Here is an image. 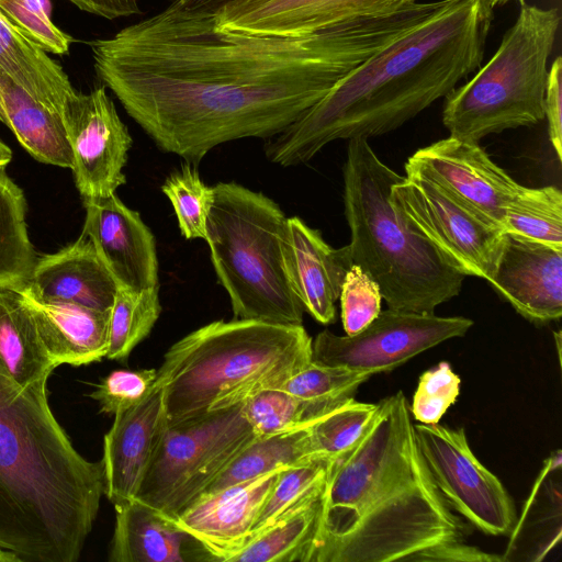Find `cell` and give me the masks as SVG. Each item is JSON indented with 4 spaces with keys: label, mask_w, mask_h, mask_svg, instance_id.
Instances as JSON below:
<instances>
[{
    "label": "cell",
    "mask_w": 562,
    "mask_h": 562,
    "mask_svg": "<svg viewBox=\"0 0 562 562\" xmlns=\"http://www.w3.org/2000/svg\"><path fill=\"white\" fill-rule=\"evenodd\" d=\"M430 12L415 2L301 37L218 30L173 10L89 42L99 79L156 146L198 165L231 140L272 138Z\"/></svg>",
    "instance_id": "cell-1"
},
{
    "label": "cell",
    "mask_w": 562,
    "mask_h": 562,
    "mask_svg": "<svg viewBox=\"0 0 562 562\" xmlns=\"http://www.w3.org/2000/svg\"><path fill=\"white\" fill-rule=\"evenodd\" d=\"M494 19L488 0L438 7L369 57L266 144L283 167L305 164L337 139L392 132L475 72Z\"/></svg>",
    "instance_id": "cell-2"
},
{
    "label": "cell",
    "mask_w": 562,
    "mask_h": 562,
    "mask_svg": "<svg viewBox=\"0 0 562 562\" xmlns=\"http://www.w3.org/2000/svg\"><path fill=\"white\" fill-rule=\"evenodd\" d=\"M465 535L420 454L407 398L381 400L361 439L329 461L312 562H412Z\"/></svg>",
    "instance_id": "cell-3"
},
{
    "label": "cell",
    "mask_w": 562,
    "mask_h": 562,
    "mask_svg": "<svg viewBox=\"0 0 562 562\" xmlns=\"http://www.w3.org/2000/svg\"><path fill=\"white\" fill-rule=\"evenodd\" d=\"M48 378L23 386L0 358V546L22 562H76L104 495V470L56 419Z\"/></svg>",
    "instance_id": "cell-4"
},
{
    "label": "cell",
    "mask_w": 562,
    "mask_h": 562,
    "mask_svg": "<svg viewBox=\"0 0 562 562\" xmlns=\"http://www.w3.org/2000/svg\"><path fill=\"white\" fill-rule=\"evenodd\" d=\"M312 341L303 325L254 319L215 321L193 330L167 350L157 369L166 424L281 387L312 361Z\"/></svg>",
    "instance_id": "cell-5"
},
{
    "label": "cell",
    "mask_w": 562,
    "mask_h": 562,
    "mask_svg": "<svg viewBox=\"0 0 562 562\" xmlns=\"http://www.w3.org/2000/svg\"><path fill=\"white\" fill-rule=\"evenodd\" d=\"M342 176L352 265L379 284L387 307L434 313L457 296L465 276L450 267L397 213L390 194L403 176L380 160L367 138L349 139Z\"/></svg>",
    "instance_id": "cell-6"
},
{
    "label": "cell",
    "mask_w": 562,
    "mask_h": 562,
    "mask_svg": "<svg viewBox=\"0 0 562 562\" xmlns=\"http://www.w3.org/2000/svg\"><path fill=\"white\" fill-rule=\"evenodd\" d=\"M288 217L261 192L218 182L206 222V243L234 318L303 325L305 312L284 252Z\"/></svg>",
    "instance_id": "cell-7"
},
{
    "label": "cell",
    "mask_w": 562,
    "mask_h": 562,
    "mask_svg": "<svg viewBox=\"0 0 562 562\" xmlns=\"http://www.w3.org/2000/svg\"><path fill=\"white\" fill-rule=\"evenodd\" d=\"M560 25L558 9L524 3L490 60L447 97L450 136L476 142L544 120L548 59Z\"/></svg>",
    "instance_id": "cell-8"
},
{
    "label": "cell",
    "mask_w": 562,
    "mask_h": 562,
    "mask_svg": "<svg viewBox=\"0 0 562 562\" xmlns=\"http://www.w3.org/2000/svg\"><path fill=\"white\" fill-rule=\"evenodd\" d=\"M257 437L243 403L166 424L135 499L175 520Z\"/></svg>",
    "instance_id": "cell-9"
},
{
    "label": "cell",
    "mask_w": 562,
    "mask_h": 562,
    "mask_svg": "<svg viewBox=\"0 0 562 562\" xmlns=\"http://www.w3.org/2000/svg\"><path fill=\"white\" fill-rule=\"evenodd\" d=\"M391 202L408 227L462 273L491 280L505 232L432 179L416 172L394 183Z\"/></svg>",
    "instance_id": "cell-10"
},
{
    "label": "cell",
    "mask_w": 562,
    "mask_h": 562,
    "mask_svg": "<svg viewBox=\"0 0 562 562\" xmlns=\"http://www.w3.org/2000/svg\"><path fill=\"white\" fill-rule=\"evenodd\" d=\"M414 429L430 476L451 509L484 533L508 535L517 519L513 499L475 457L464 429L420 423Z\"/></svg>",
    "instance_id": "cell-11"
},
{
    "label": "cell",
    "mask_w": 562,
    "mask_h": 562,
    "mask_svg": "<svg viewBox=\"0 0 562 562\" xmlns=\"http://www.w3.org/2000/svg\"><path fill=\"white\" fill-rule=\"evenodd\" d=\"M473 321L387 308L361 331L338 336L328 329L312 341V360L366 371L387 372L448 339L462 337Z\"/></svg>",
    "instance_id": "cell-12"
},
{
    "label": "cell",
    "mask_w": 562,
    "mask_h": 562,
    "mask_svg": "<svg viewBox=\"0 0 562 562\" xmlns=\"http://www.w3.org/2000/svg\"><path fill=\"white\" fill-rule=\"evenodd\" d=\"M63 119L72 151L71 170L82 200L115 193L126 183L123 168L133 139L105 87L77 92L68 100Z\"/></svg>",
    "instance_id": "cell-13"
},
{
    "label": "cell",
    "mask_w": 562,
    "mask_h": 562,
    "mask_svg": "<svg viewBox=\"0 0 562 562\" xmlns=\"http://www.w3.org/2000/svg\"><path fill=\"white\" fill-rule=\"evenodd\" d=\"M405 170L432 179L502 229L505 209L520 187L479 143L450 135L416 150Z\"/></svg>",
    "instance_id": "cell-14"
},
{
    "label": "cell",
    "mask_w": 562,
    "mask_h": 562,
    "mask_svg": "<svg viewBox=\"0 0 562 562\" xmlns=\"http://www.w3.org/2000/svg\"><path fill=\"white\" fill-rule=\"evenodd\" d=\"M417 0H235L212 12L215 26L246 34L301 37Z\"/></svg>",
    "instance_id": "cell-15"
},
{
    "label": "cell",
    "mask_w": 562,
    "mask_h": 562,
    "mask_svg": "<svg viewBox=\"0 0 562 562\" xmlns=\"http://www.w3.org/2000/svg\"><path fill=\"white\" fill-rule=\"evenodd\" d=\"M83 204L82 233L91 239L117 286L142 291L159 285L155 237L139 213L115 193Z\"/></svg>",
    "instance_id": "cell-16"
},
{
    "label": "cell",
    "mask_w": 562,
    "mask_h": 562,
    "mask_svg": "<svg viewBox=\"0 0 562 562\" xmlns=\"http://www.w3.org/2000/svg\"><path fill=\"white\" fill-rule=\"evenodd\" d=\"M488 283L529 322L558 321L562 315V249L505 233Z\"/></svg>",
    "instance_id": "cell-17"
},
{
    "label": "cell",
    "mask_w": 562,
    "mask_h": 562,
    "mask_svg": "<svg viewBox=\"0 0 562 562\" xmlns=\"http://www.w3.org/2000/svg\"><path fill=\"white\" fill-rule=\"evenodd\" d=\"M281 470L203 493L173 521L200 541L214 562H228L249 540L257 516Z\"/></svg>",
    "instance_id": "cell-18"
},
{
    "label": "cell",
    "mask_w": 562,
    "mask_h": 562,
    "mask_svg": "<svg viewBox=\"0 0 562 562\" xmlns=\"http://www.w3.org/2000/svg\"><path fill=\"white\" fill-rule=\"evenodd\" d=\"M165 426L164 395L155 384L138 404L114 415L101 459L104 495L114 507L135 498Z\"/></svg>",
    "instance_id": "cell-19"
},
{
    "label": "cell",
    "mask_w": 562,
    "mask_h": 562,
    "mask_svg": "<svg viewBox=\"0 0 562 562\" xmlns=\"http://www.w3.org/2000/svg\"><path fill=\"white\" fill-rule=\"evenodd\" d=\"M288 272L305 312L323 325L336 319V302L352 261L348 246L333 248L318 229L288 217L284 239Z\"/></svg>",
    "instance_id": "cell-20"
},
{
    "label": "cell",
    "mask_w": 562,
    "mask_h": 562,
    "mask_svg": "<svg viewBox=\"0 0 562 562\" xmlns=\"http://www.w3.org/2000/svg\"><path fill=\"white\" fill-rule=\"evenodd\" d=\"M23 288L43 302L69 303L99 311L111 310L119 289L91 239L83 233L57 252L37 258Z\"/></svg>",
    "instance_id": "cell-21"
},
{
    "label": "cell",
    "mask_w": 562,
    "mask_h": 562,
    "mask_svg": "<svg viewBox=\"0 0 562 562\" xmlns=\"http://www.w3.org/2000/svg\"><path fill=\"white\" fill-rule=\"evenodd\" d=\"M114 508L110 562H214L200 541L137 499Z\"/></svg>",
    "instance_id": "cell-22"
},
{
    "label": "cell",
    "mask_w": 562,
    "mask_h": 562,
    "mask_svg": "<svg viewBox=\"0 0 562 562\" xmlns=\"http://www.w3.org/2000/svg\"><path fill=\"white\" fill-rule=\"evenodd\" d=\"M19 292L56 368L60 364H89L106 357L111 310L43 302L24 288Z\"/></svg>",
    "instance_id": "cell-23"
},
{
    "label": "cell",
    "mask_w": 562,
    "mask_h": 562,
    "mask_svg": "<svg viewBox=\"0 0 562 562\" xmlns=\"http://www.w3.org/2000/svg\"><path fill=\"white\" fill-rule=\"evenodd\" d=\"M562 453L551 452L535 481L519 519L510 530V539L502 562H541L561 542L562 527Z\"/></svg>",
    "instance_id": "cell-24"
},
{
    "label": "cell",
    "mask_w": 562,
    "mask_h": 562,
    "mask_svg": "<svg viewBox=\"0 0 562 562\" xmlns=\"http://www.w3.org/2000/svg\"><path fill=\"white\" fill-rule=\"evenodd\" d=\"M0 71L61 115L78 91L63 67L0 14Z\"/></svg>",
    "instance_id": "cell-25"
},
{
    "label": "cell",
    "mask_w": 562,
    "mask_h": 562,
    "mask_svg": "<svg viewBox=\"0 0 562 562\" xmlns=\"http://www.w3.org/2000/svg\"><path fill=\"white\" fill-rule=\"evenodd\" d=\"M5 125L37 161L72 168L63 115L54 112L0 71Z\"/></svg>",
    "instance_id": "cell-26"
},
{
    "label": "cell",
    "mask_w": 562,
    "mask_h": 562,
    "mask_svg": "<svg viewBox=\"0 0 562 562\" xmlns=\"http://www.w3.org/2000/svg\"><path fill=\"white\" fill-rule=\"evenodd\" d=\"M324 487L252 536L228 562H312Z\"/></svg>",
    "instance_id": "cell-27"
},
{
    "label": "cell",
    "mask_w": 562,
    "mask_h": 562,
    "mask_svg": "<svg viewBox=\"0 0 562 562\" xmlns=\"http://www.w3.org/2000/svg\"><path fill=\"white\" fill-rule=\"evenodd\" d=\"M0 358L13 379L27 385L56 369L19 291H0Z\"/></svg>",
    "instance_id": "cell-28"
},
{
    "label": "cell",
    "mask_w": 562,
    "mask_h": 562,
    "mask_svg": "<svg viewBox=\"0 0 562 562\" xmlns=\"http://www.w3.org/2000/svg\"><path fill=\"white\" fill-rule=\"evenodd\" d=\"M315 458L319 457L312 447L310 426L258 436L233 459L204 493L223 490Z\"/></svg>",
    "instance_id": "cell-29"
},
{
    "label": "cell",
    "mask_w": 562,
    "mask_h": 562,
    "mask_svg": "<svg viewBox=\"0 0 562 562\" xmlns=\"http://www.w3.org/2000/svg\"><path fill=\"white\" fill-rule=\"evenodd\" d=\"M22 189L0 167V291L21 290L37 260L26 225Z\"/></svg>",
    "instance_id": "cell-30"
},
{
    "label": "cell",
    "mask_w": 562,
    "mask_h": 562,
    "mask_svg": "<svg viewBox=\"0 0 562 562\" xmlns=\"http://www.w3.org/2000/svg\"><path fill=\"white\" fill-rule=\"evenodd\" d=\"M503 231L562 249V192L520 186L505 209Z\"/></svg>",
    "instance_id": "cell-31"
},
{
    "label": "cell",
    "mask_w": 562,
    "mask_h": 562,
    "mask_svg": "<svg viewBox=\"0 0 562 562\" xmlns=\"http://www.w3.org/2000/svg\"><path fill=\"white\" fill-rule=\"evenodd\" d=\"M345 401L303 400L274 387L246 400L243 412L256 435L262 437L310 426Z\"/></svg>",
    "instance_id": "cell-32"
},
{
    "label": "cell",
    "mask_w": 562,
    "mask_h": 562,
    "mask_svg": "<svg viewBox=\"0 0 562 562\" xmlns=\"http://www.w3.org/2000/svg\"><path fill=\"white\" fill-rule=\"evenodd\" d=\"M161 313L159 285L142 291L119 288L110 314L108 359L124 361L145 339Z\"/></svg>",
    "instance_id": "cell-33"
},
{
    "label": "cell",
    "mask_w": 562,
    "mask_h": 562,
    "mask_svg": "<svg viewBox=\"0 0 562 562\" xmlns=\"http://www.w3.org/2000/svg\"><path fill=\"white\" fill-rule=\"evenodd\" d=\"M378 411V403L348 398L310 425L314 453L333 460L346 453L361 439Z\"/></svg>",
    "instance_id": "cell-34"
},
{
    "label": "cell",
    "mask_w": 562,
    "mask_h": 562,
    "mask_svg": "<svg viewBox=\"0 0 562 562\" xmlns=\"http://www.w3.org/2000/svg\"><path fill=\"white\" fill-rule=\"evenodd\" d=\"M328 465L329 460L315 458L281 470L257 516L250 538L323 488Z\"/></svg>",
    "instance_id": "cell-35"
},
{
    "label": "cell",
    "mask_w": 562,
    "mask_h": 562,
    "mask_svg": "<svg viewBox=\"0 0 562 562\" xmlns=\"http://www.w3.org/2000/svg\"><path fill=\"white\" fill-rule=\"evenodd\" d=\"M171 202L178 226L187 239L206 238V222L213 200V187L201 179L195 165L186 162L161 187Z\"/></svg>",
    "instance_id": "cell-36"
},
{
    "label": "cell",
    "mask_w": 562,
    "mask_h": 562,
    "mask_svg": "<svg viewBox=\"0 0 562 562\" xmlns=\"http://www.w3.org/2000/svg\"><path fill=\"white\" fill-rule=\"evenodd\" d=\"M371 376L366 371L312 360L280 389L303 400L340 402L352 397L358 386Z\"/></svg>",
    "instance_id": "cell-37"
},
{
    "label": "cell",
    "mask_w": 562,
    "mask_h": 562,
    "mask_svg": "<svg viewBox=\"0 0 562 562\" xmlns=\"http://www.w3.org/2000/svg\"><path fill=\"white\" fill-rule=\"evenodd\" d=\"M49 0H0V14L47 53L68 54L74 38L50 18Z\"/></svg>",
    "instance_id": "cell-38"
},
{
    "label": "cell",
    "mask_w": 562,
    "mask_h": 562,
    "mask_svg": "<svg viewBox=\"0 0 562 562\" xmlns=\"http://www.w3.org/2000/svg\"><path fill=\"white\" fill-rule=\"evenodd\" d=\"M461 380L450 363L442 361L425 371L409 405L412 417L420 424H438L460 393Z\"/></svg>",
    "instance_id": "cell-39"
},
{
    "label": "cell",
    "mask_w": 562,
    "mask_h": 562,
    "mask_svg": "<svg viewBox=\"0 0 562 562\" xmlns=\"http://www.w3.org/2000/svg\"><path fill=\"white\" fill-rule=\"evenodd\" d=\"M338 300L346 335L361 331L381 312L382 294L379 284L357 265L348 269Z\"/></svg>",
    "instance_id": "cell-40"
},
{
    "label": "cell",
    "mask_w": 562,
    "mask_h": 562,
    "mask_svg": "<svg viewBox=\"0 0 562 562\" xmlns=\"http://www.w3.org/2000/svg\"><path fill=\"white\" fill-rule=\"evenodd\" d=\"M157 369L115 370L101 379L89 394L100 406V413L115 415L131 408L153 390Z\"/></svg>",
    "instance_id": "cell-41"
},
{
    "label": "cell",
    "mask_w": 562,
    "mask_h": 562,
    "mask_svg": "<svg viewBox=\"0 0 562 562\" xmlns=\"http://www.w3.org/2000/svg\"><path fill=\"white\" fill-rule=\"evenodd\" d=\"M562 59L558 56L548 72L544 119L548 121L549 139L561 161L562 156Z\"/></svg>",
    "instance_id": "cell-42"
},
{
    "label": "cell",
    "mask_w": 562,
    "mask_h": 562,
    "mask_svg": "<svg viewBox=\"0 0 562 562\" xmlns=\"http://www.w3.org/2000/svg\"><path fill=\"white\" fill-rule=\"evenodd\" d=\"M502 562V555L491 554L463 540L436 544L418 552L412 562Z\"/></svg>",
    "instance_id": "cell-43"
},
{
    "label": "cell",
    "mask_w": 562,
    "mask_h": 562,
    "mask_svg": "<svg viewBox=\"0 0 562 562\" xmlns=\"http://www.w3.org/2000/svg\"><path fill=\"white\" fill-rule=\"evenodd\" d=\"M82 11L108 20L139 14L137 0H68Z\"/></svg>",
    "instance_id": "cell-44"
},
{
    "label": "cell",
    "mask_w": 562,
    "mask_h": 562,
    "mask_svg": "<svg viewBox=\"0 0 562 562\" xmlns=\"http://www.w3.org/2000/svg\"><path fill=\"white\" fill-rule=\"evenodd\" d=\"M235 0H170L167 5L173 10L214 12L222 5Z\"/></svg>",
    "instance_id": "cell-45"
},
{
    "label": "cell",
    "mask_w": 562,
    "mask_h": 562,
    "mask_svg": "<svg viewBox=\"0 0 562 562\" xmlns=\"http://www.w3.org/2000/svg\"><path fill=\"white\" fill-rule=\"evenodd\" d=\"M12 159V150L0 139V167H7Z\"/></svg>",
    "instance_id": "cell-46"
},
{
    "label": "cell",
    "mask_w": 562,
    "mask_h": 562,
    "mask_svg": "<svg viewBox=\"0 0 562 562\" xmlns=\"http://www.w3.org/2000/svg\"><path fill=\"white\" fill-rule=\"evenodd\" d=\"M0 562H22V560L12 551L0 546Z\"/></svg>",
    "instance_id": "cell-47"
},
{
    "label": "cell",
    "mask_w": 562,
    "mask_h": 562,
    "mask_svg": "<svg viewBox=\"0 0 562 562\" xmlns=\"http://www.w3.org/2000/svg\"><path fill=\"white\" fill-rule=\"evenodd\" d=\"M493 8L504 5L509 1H517L521 4L526 3L525 0H488Z\"/></svg>",
    "instance_id": "cell-48"
},
{
    "label": "cell",
    "mask_w": 562,
    "mask_h": 562,
    "mask_svg": "<svg viewBox=\"0 0 562 562\" xmlns=\"http://www.w3.org/2000/svg\"><path fill=\"white\" fill-rule=\"evenodd\" d=\"M0 122L5 124V113H4V105H3L1 90H0Z\"/></svg>",
    "instance_id": "cell-49"
},
{
    "label": "cell",
    "mask_w": 562,
    "mask_h": 562,
    "mask_svg": "<svg viewBox=\"0 0 562 562\" xmlns=\"http://www.w3.org/2000/svg\"><path fill=\"white\" fill-rule=\"evenodd\" d=\"M554 336H555V341H557V346H558V356H559V361L561 360V347H560V344H561V333L558 331V333H554Z\"/></svg>",
    "instance_id": "cell-50"
}]
</instances>
